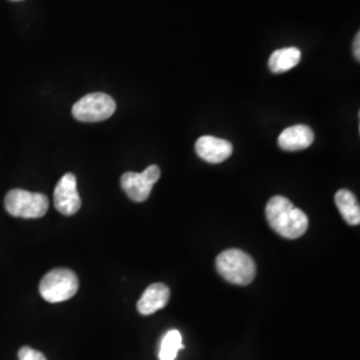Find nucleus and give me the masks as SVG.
Listing matches in <instances>:
<instances>
[{
	"instance_id": "nucleus-1",
	"label": "nucleus",
	"mask_w": 360,
	"mask_h": 360,
	"mask_svg": "<svg viewBox=\"0 0 360 360\" xmlns=\"http://www.w3.org/2000/svg\"><path fill=\"white\" fill-rule=\"evenodd\" d=\"M266 218L271 229L285 239H297L309 229L307 215L291 200L279 195L269 200Z\"/></svg>"
},
{
	"instance_id": "nucleus-2",
	"label": "nucleus",
	"mask_w": 360,
	"mask_h": 360,
	"mask_svg": "<svg viewBox=\"0 0 360 360\" xmlns=\"http://www.w3.org/2000/svg\"><path fill=\"white\" fill-rule=\"evenodd\" d=\"M219 275L229 283L248 285L257 275V264L254 259L238 248H230L217 257Z\"/></svg>"
},
{
	"instance_id": "nucleus-3",
	"label": "nucleus",
	"mask_w": 360,
	"mask_h": 360,
	"mask_svg": "<svg viewBox=\"0 0 360 360\" xmlns=\"http://www.w3.org/2000/svg\"><path fill=\"white\" fill-rule=\"evenodd\" d=\"M79 288L77 274L68 269H53L43 276L39 292L49 303H60L75 296Z\"/></svg>"
},
{
	"instance_id": "nucleus-4",
	"label": "nucleus",
	"mask_w": 360,
	"mask_h": 360,
	"mask_svg": "<svg viewBox=\"0 0 360 360\" xmlns=\"http://www.w3.org/2000/svg\"><path fill=\"white\" fill-rule=\"evenodd\" d=\"M49 198L43 193H30L26 190H11L6 195V211L15 218H43L49 211Z\"/></svg>"
},
{
	"instance_id": "nucleus-5",
	"label": "nucleus",
	"mask_w": 360,
	"mask_h": 360,
	"mask_svg": "<svg viewBox=\"0 0 360 360\" xmlns=\"http://www.w3.org/2000/svg\"><path fill=\"white\" fill-rule=\"evenodd\" d=\"M115 101L103 92H94L79 99L72 107V115L84 123L103 122L114 115Z\"/></svg>"
},
{
	"instance_id": "nucleus-6",
	"label": "nucleus",
	"mask_w": 360,
	"mask_h": 360,
	"mask_svg": "<svg viewBox=\"0 0 360 360\" xmlns=\"http://www.w3.org/2000/svg\"><path fill=\"white\" fill-rule=\"evenodd\" d=\"M159 178H160V168L153 165L146 168L141 174L131 172V171L123 174L120 179V186L132 202L142 203L150 198L153 187Z\"/></svg>"
},
{
	"instance_id": "nucleus-7",
	"label": "nucleus",
	"mask_w": 360,
	"mask_h": 360,
	"mask_svg": "<svg viewBox=\"0 0 360 360\" xmlns=\"http://www.w3.org/2000/svg\"><path fill=\"white\" fill-rule=\"evenodd\" d=\"M55 208L65 217L75 215L82 207V199L77 193V176L65 174L58 181L53 191Z\"/></svg>"
},
{
	"instance_id": "nucleus-8",
	"label": "nucleus",
	"mask_w": 360,
	"mask_h": 360,
	"mask_svg": "<svg viewBox=\"0 0 360 360\" xmlns=\"http://www.w3.org/2000/svg\"><path fill=\"white\" fill-rule=\"evenodd\" d=\"M195 151L200 159H203L205 162L212 163V165H218L224 160H227L232 155L231 143L220 138L215 136H200L196 144H195Z\"/></svg>"
},
{
	"instance_id": "nucleus-9",
	"label": "nucleus",
	"mask_w": 360,
	"mask_h": 360,
	"mask_svg": "<svg viewBox=\"0 0 360 360\" xmlns=\"http://www.w3.org/2000/svg\"><path fill=\"white\" fill-rule=\"evenodd\" d=\"M314 139V131L309 126L296 124L284 129L278 138V144L284 151H300L309 148Z\"/></svg>"
},
{
	"instance_id": "nucleus-10",
	"label": "nucleus",
	"mask_w": 360,
	"mask_h": 360,
	"mask_svg": "<svg viewBox=\"0 0 360 360\" xmlns=\"http://www.w3.org/2000/svg\"><path fill=\"white\" fill-rule=\"evenodd\" d=\"M171 291L166 284L154 283L147 287L142 297L138 300V311L142 315H153L167 306Z\"/></svg>"
},
{
	"instance_id": "nucleus-11",
	"label": "nucleus",
	"mask_w": 360,
	"mask_h": 360,
	"mask_svg": "<svg viewBox=\"0 0 360 360\" xmlns=\"http://www.w3.org/2000/svg\"><path fill=\"white\" fill-rule=\"evenodd\" d=\"M302 52L296 47H285L272 52L269 59V68L274 74H283L299 65Z\"/></svg>"
},
{
	"instance_id": "nucleus-12",
	"label": "nucleus",
	"mask_w": 360,
	"mask_h": 360,
	"mask_svg": "<svg viewBox=\"0 0 360 360\" xmlns=\"http://www.w3.org/2000/svg\"><path fill=\"white\" fill-rule=\"evenodd\" d=\"M335 203L342 215L349 226H359L360 207L358 199L348 190H339L335 195Z\"/></svg>"
},
{
	"instance_id": "nucleus-13",
	"label": "nucleus",
	"mask_w": 360,
	"mask_h": 360,
	"mask_svg": "<svg viewBox=\"0 0 360 360\" xmlns=\"http://www.w3.org/2000/svg\"><path fill=\"white\" fill-rule=\"evenodd\" d=\"M184 348L183 338L178 330H169L167 334L162 338L159 360H175L180 349Z\"/></svg>"
},
{
	"instance_id": "nucleus-14",
	"label": "nucleus",
	"mask_w": 360,
	"mask_h": 360,
	"mask_svg": "<svg viewBox=\"0 0 360 360\" xmlns=\"http://www.w3.org/2000/svg\"><path fill=\"white\" fill-rule=\"evenodd\" d=\"M18 356H19V360H47L40 351L28 347V346L20 348Z\"/></svg>"
},
{
	"instance_id": "nucleus-15",
	"label": "nucleus",
	"mask_w": 360,
	"mask_h": 360,
	"mask_svg": "<svg viewBox=\"0 0 360 360\" xmlns=\"http://www.w3.org/2000/svg\"><path fill=\"white\" fill-rule=\"evenodd\" d=\"M354 58L359 62L360 60V34L358 32L356 37L354 39Z\"/></svg>"
},
{
	"instance_id": "nucleus-16",
	"label": "nucleus",
	"mask_w": 360,
	"mask_h": 360,
	"mask_svg": "<svg viewBox=\"0 0 360 360\" xmlns=\"http://www.w3.org/2000/svg\"><path fill=\"white\" fill-rule=\"evenodd\" d=\"M13 1H18V0H13Z\"/></svg>"
}]
</instances>
